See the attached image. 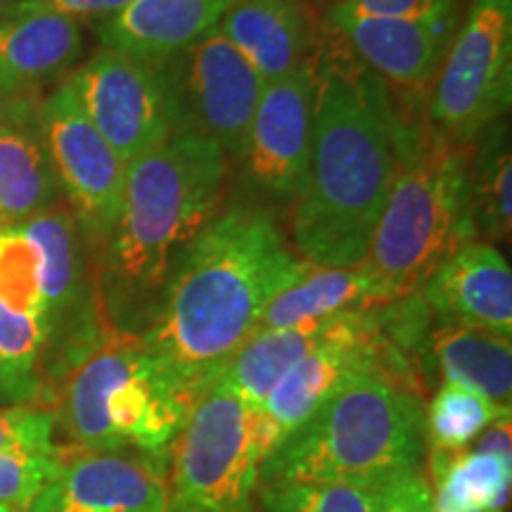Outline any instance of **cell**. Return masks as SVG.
<instances>
[{
    "label": "cell",
    "mask_w": 512,
    "mask_h": 512,
    "mask_svg": "<svg viewBox=\"0 0 512 512\" xmlns=\"http://www.w3.org/2000/svg\"><path fill=\"white\" fill-rule=\"evenodd\" d=\"M320 31L309 174L294 202L292 240L313 266L356 268L392 188L406 119L392 105L387 83Z\"/></svg>",
    "instance_id": "cell-1"
},
{
    "label": "cell",
    "mask_w": 512,
    "mask_h": 512,
    "mask_svg": "<svg viewBox=\"0 0 512 512\" xmlns=\"http://www.w3.org/2000/svg\"><path fill=\"white\" fill-rule=\"evenodd\" d=\"M309 266L266 209L230 207L176 256L159 309L140 339L202 394L256 335L273 297Z\"/></svg>",
    "instance_id": "cell-2"
},
{
    "label": "cell",
    "mask_w": 512,
    "mask_h": 512,
    "mask_svg": "<svg viewBox=\"0 0 512 512\" xmlns=\"http://www.w3.org/2000/svg\"><path fill=\"white\" fill-rule=\"evenodd\" d=\"M228 157L195 136H171L126 164L117 226L93 259L107 323L143 335L181 249L216 216Z\"/></svg>",
    "instance_id": "cell-3"
},
{
    "label": "cell",
    "mask_w": 512,
    "mask_h": 512,
    "mask_svg": "<svg viewBox=\"0 0 512 512\" xmlns=\"http://www.w3.org/2000/svg\"><path fill=\"white\" fill-rule=\"evenodd\" d=\"M425 463L422 396L382 375L358 373L261 463L259 486L330 482L380 491L425 472Z\"/></svg>",
    "instance_id": "cell-4"
},
{
    "label": "cell",
    "mask_w": 512,
    "mask_h": 512,
    "mask_svg": "<svg viewBox=\"0 0 512 512\" xmlns=\"http://www.w3.org/2000/svg\"><path fill=\"white\" fill-rule=\"evenodd\" d=\"M470 145L425 126H403L396 174L361 271L377 302L411 297L439 264L477 240L467 188Z\"/></svg>",
    "instance_id": "cell-5"
},
{
    "label": "cell",
    "mask_w": 512,
    "mask_h": 512,
    "mask_svg": "<svg viewBox=\"0 0 512 512\" xmlns=\"http://www.w3.org/2000/svg\"><path fill=\"white\" fill-rule=\"evenodd\" d=\"M197 396L140 335L110 328L67 366L57 413L76 448H126L169 463Z\"/></svg>",
    "instance_id": "cell-6"
},
{
    "label": "cell",
    "mask_w": 512,
    "mask_h": 512,
    "mask_svg": "<svg viewBox=\"0 0 512 512\" xmlns=\"http://www.w3.org/2000/svg\"><path fill=\"white\" fill-rule=\"evenodd\" d=\"M166 467V512H252L261 467L254 411L221 375L192 403Z\"/></svg>",
    "instance_id": "cell-7"
},
{
    "label": "cell",
    "mask_w": 512,
    "mask_h": 512,
    "mask_svg": "<svg viewBox=\"0 0 512 512\" xmlns=\"http://www.w3.org/2000/svg\"><path fill=\"white\" fill-rule=\"evenodd\" d=\"M512 102V0H470L427 100L430 126L470 145L508 117Z\"/></svg>",
    "instance_id": "cell-8"
},
{
    "label": "cell",
    "mask_w": 512,
    "mask_h": 512,
    "mask_svg": "<svg viewBox=\"0 0 512 512\" xmlns=\"http://www.w3.org/2000/svg\"><path fill=\"white\" fill-rule=\"evenodd\" d=\"M174 105V136L219 145L228 162H240L266 83L254 67L211 29L183 53L162 62Z\"/></svg>",
    "instance_id": "cell-9"
},
{
    "label": "cell",
    "mask_w": 512,
    "mask_h": 512,
    "mask_svg": "<svg viewBox=\"0 0 512 512\" xmlns=\"http://www.w3.org/2000/svg\"><path fill=\"white\" fill-rule=\"evenodd\" d=\"M38 128L79 230L98 256L117 226L126 162L95 131L64 81L38 107Z\"/></svg>",
    "instance_id": "cell-10"
},
{
    "label": "cell",
    "mask_w": 512,
    "mask_h": 512,
    "mask_svg": "<svg viewBox=\"0 0 512 512\" xmlns=\"http://www.w3.org/2000/svg\"><path fill=\"white\" fill-rule=\"evenodd\" d=\"M67 83L81 112L126 164L174 136V105L162 62L102 48L67 76Z\"/></svg>",
    "instance_id": "cell-11"
},
{
    "label": "cell",
    "mask_w": 512,
    "mask_h": 512,
    "mask_svg": "<svg viewBox=\"0 0 512 512\" xmlns=\"http://www.w3.org/2000/svg\"><path fill=\"white\" fill-rule=\"evenodd\" d=\"M313 105V62L266 86L238 162L256 192L292 204L302 197L309 174Z\"/></svg>",
    "instance_id": "cell-12"
},
{
    "label": "cell",
    "mask_w": 512,
    "mask_h": 512,
    "mask_svg": "<svg viewBox=\"0 0 512 512\" xmlns=\"http://www.w3.org/2000/svg\"><path fill=\"white\" fill-rule=\"evenodd\" d=\"M166 463L138 451H86L62 456L29 512H166Z\"/></svg>",
    "instance_id": "cell-13"
},
{
    "label": "cell",
    "mask_w": 512,
    "mask_h": 512,
    "mask_svg": "<svg viewBox=\"0 0 512 512\" xmlns=\"http://www.w3.org/2000/svg\"><path fill=\"white\" fill-rule=\"evenodd\" d=\"M323 29L370 74L403 91L432 86L451 38L458 15L441 19H384L363 17L332 3L325 12Z\"/></svg>",
    "instance_id": "cell-14"
},
{
    "label": "cell",
    "mask_w": 512,
    "mask_h": 512,
    "mask_svg": "<svg viewBox=\"0 0 512 512\" xmlns=\"http://www.w3.org/2000/svg\"><path fill=\"white\" fill-rule=\"evenodd\" d=\"M418 294L441 323L512 335V271L496 245L467 242L434 268Z\"/></svg>",
    "instance_id": "cell-15"
},
{
    "label": "cell",
    "mask_w": 512,
    "mask_h": 512,
    "mask_svg": "<svg viewBox=\"0 0 512 512\" xmlns=\"http://www.w3.org/2000/svg\"><path fill=\"white\" fill-rule=\"evenodd\" d=\"M79 19L48 0H22L0 19V93H27L67 72L81 57Z\"/></svg>",
    "instance_id": "cell-16"
},
{
    "label": "cell",
    "mask_w": 512,
    "mask_h": 512,
    "mask_svg": "<svg viewBox=\"0 0 512 512\" xmlns=\"http://www.w3.org/2000/svg\"><path fill=\"white\" fill-rule=\"evenodd\" d=\"M216 29L266 86L316 57L318 34L299 0H233Z\"/></svg>",
    "instance_id": "cell-17"
},
{
    "label": "cell",
    "mask_w": 512,
    "mask_h": 512,
    "mask_svg": "<svg viewBox=\"0 0 512 512\" xmlns=\"http://www.w3.org/2000/svg\"><path fill=\"white\" fill-rule=\"evenodd\" d=\"M233 0H133L100 27L102 48L166 62L219 27Z\"/></svg>",
    "instance_id": "cell-18"
},
{
    "label": "cell",
    "mask_w": 512,
    "mask_h": 512,
    "mask_svg": "<svg viewBox=\"0 0 512 512\" xmlns=\"http://www.w3.org/2000/svg\"><path fill=\"white\" fill-rule=\"evenodd\" d=\"M53 164L43 143L38 114L0 117V228L22 226L60 202Z\"/></svg>",
    "instance_id": "cell-19"
},
{
    "label": "cell",
    "mask_w": 512,
    "mask_h": 512,
    "mask_svg": "<svg viewBox=\"0 0 512 512\" xmlns=\"http://www.w3.org/2000/svg\"><path fill=\"white\" fill-rule=\"evenodd\" d=\"M427 339H430V354L441 373V382L463 384L486 399L510 406V337L467 328V325L441 323Z\"/></svg>",
    "instance_id": "cell-20"
},
{
    "label": "cell",
    "mask_w": 512,
    "mask_h": 512,
    "mask_svg": "<svg viewBox=\"0 0 512 512\" xmlns=\"http://www.w3.org/2000/svg\"><path fill=\"white\" fill-rule=\"evenodd\" d=\"M339 316L313 320V323L292 325V328L256 332L238 354L230 358L221 377L252 411H259L261 403L275 387V382L290 370L299 358L316 349L330 337Z\"/></svg>",
    "instance_id": "cell-21"
},
{
    "label": "cell",
    "mask_w": 512,
    "mask_h": 512,
    "mask_svg": "<svg viewBox=\"0 0 512 512\" xmlns=\"http://www.w3.org/2000/svg\"><path fill=\"white\" fill-rule=\"evenodd\" d=\"M370 306H380V302L361 268H323L311 264L297 283L273 297L256 332L292 328Z\"/></svg>",
    "instance_id": "cell-22"
},
{
    "label": "cell",
    "mask_w": 512,
    "mask_h": 512,
    "mask_svg": "<svg viewBox=\"0 0 512 512\" xmlns=\"http://www.w3.org/2000/svg\"><path fill=\"white\" fill-rule=\"evenodd\" d=\"M512 155L508 117L494 121L470 143L467 188L477 240L503 242L512 228Z\"/></svg>",
    "instance_id": "cell-23"
},
{
    "label": "cell",
    "mask_w": 512,
    "mask_h": 512,
    "mask_svg": "<svg viewBox=\"0 0 512 512\" xmlns=\"http://www.w3.org/2000/svg\"><path fill=\"white\" fill-rule=\"evenodd\" d=\"M434 505L456 512H501L508 503L512 456L489 451H432Z\"/></svg>",
    "instance_id": "cell-24"
},
{
    "label": "cell",
    "mask_w": 512,
    "mask_h": 512,
    "mask_svg": "<svg viewBox=\"0 0 512 512\" xmlns=\"http://www.w3.org/2000/svg\"><path fill=\"white\" fill-rule=\"evenodd\" d=\"M48 323L0 304V403L34 406L43 389L38 363L48 347Z\"/></svg>",
    "instance_id": "cell-25"
},
{
    "label": "cell",
    "mask_w": 512,
    "mask_h": 512,
    "mask_svg": "<svg viewBox=\"0 0 512 512\" xmlns=\"http://www.w3.org/2000/svg\"><path fill=\"white\" fill-rule=\"evenodd\" d=\"M501 418H510V406L486 399L463 384L441 382L425 406L427 444L441 453L465 451Z\"/></svg>",
    "instance_id": "cell-26"
},
{
    "label": "cell",
    "mask_w": 512,
    "mask_h": 512,
    "mask_svg": "<svg viewBox=\"0 0 512 512\" xmlns=\"http://www.w3.org/2000/svg\"><path fill=\"white\" fill-rule=\"evenodd\" d=\"M264 512H377L380 491L330 482L259 486Z\"/></svg>",
    "instance_id": "cell-27"
},
{
    "label": "cell",
    "mask_w": 512,
    "mask_h": 512,
    "mask_svg": "<svg viewBox=\"0 0 512 512\" xmlns=\"http://www.w3.org/2000/svg\"><path fill=\"white\" fill-rule=\"evenodd\" d=\"M0 304L43 318L41 256L22 226L0 228Z\"/></svg>",
    "instance_id": "cell-28"
},
{
    "label": "cell",
    "mask_w": 512,
    "mask_h": 512,
    "mask_svg": "<svg viewBox=\"0 0 512 512\" xmlns=\"http://www.w3.org/2000/svg\"><path fill=\"white\" fill-rule=\"evenodd\" d=\"M60 470V448L55 453L0 451V508L29 510L34 498Z\"/></svg>",
    "instance_id": "cell-29"
},
{
    "label": "cell",
    "mask_w": 512,
    "mask_h": 512,
    "mask_svg": "<svg viewBox=\"0 0 512 512\" xmlns=\"http://www.w3.org/2000/svg\"><path fill=\"white\" fill-rule=\"evenodd\" d=\"M55 415L43 406H3L0 403V451L55 453Z\"/></svg>",
    "instance_id": "cell-30"
},
{
    "label": "cell",
    "mask_w": 512,
    "mask_h": 512,
    "mask_svg": "<svg viewBox=\"0 0 512 512\" xmlns=\"http://www.w3.org/2000/svg\"><path fill=\"white\" fill-rule=\"evenodd\" d=\"M342 10L384 19H441L458 15V0H337Z\"/></svg>",
    "instance_id": "cell-31"
},
{
    "label": "cell",
    "mask_w": 512,
    "mask_h": 512,
    "mask_svg": "<svg viewBox=\"0 0 512 512\" xmlns=\"http://www.w3.org/2000/svg\"><path fill=\"white\" fill-rule=\"evenodd\" d=\"M377 512H434L432 484L425 472L406 475L380 489Z\"/></svg>",
    "instance_id": "cell-32"
},
{
    "label": "cell",
    "mask_w": 512,
    "mask_h": 512,
    "mask_svg": "<svg viewBox=\"0 0 512 512\" xmlns=\"http://www.w3.org/2000/svg\"><path fill=\"white\" fill-rule=\"evenodd\" d=\"M48 3L74 19H107L124 10L126 5H131L133 0H48Z\"/></svg>",
    "instance_id": "cell-33"
},
{
    "label": "cell",
    "mask_w": 512,
    "mask_h": 512,
    "mask_svg": "<svg viewBox=\"0 0 512 512\" xmlns=\"http://www.w3.org/2000/svg\"><path fill=\"white\" fill-rule=\"evenodd\" d=\"M19 3H22V0H0V19H3V17H8L10 12L15 10Z\"/></svg>",
    "instance_id": "cell-34"
},
{
    "label": "cell",
    "mask_w": 512,
    "mask_h": 512,
    "mask_svg": "<svg viewBox=\"0 0 512 512\" xmlns=\"http://www.w3.org/2000/svg\"><path fill=\"white\" fill-rule=\"evenodd\" d=\"M434 512H456V510H448V508H441V505H434ZM479 512H496V510H479Z\"/></svg>",
    "instance_id": "cell-35"
},
{
    "label": "cell",
    "mask_w": 512,
    "mask_h": 512,
    "mask_svg": "<svg viewBox=\"0 0 512 512\" xmlns=\"http://www.w3.org/2000/svg\"><path fill=\"white\" fill-rule=\"evenodd\" d=\"M0 512H17V510H5V508H0Z\"/></svg>",
    "instance_id": "cell-36"
},
{
    "label": "cell",
    "mask_w": 512,
    "mask_h": 512,
    "mask_svg": "<svg viewBox=\"0 0 512 512\" xmlns=\"http://www.w3.org/2000/svg\"><path fill=\"white\" fill-rule=\"evenodd\" d=\"M320 3H328V0H320ZM332 3H337V0H332Z\"/></svg>",
    "instance_id": "cell-37"
}]
</instances>
